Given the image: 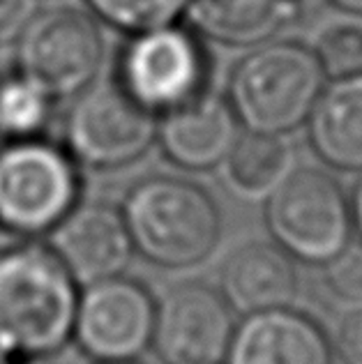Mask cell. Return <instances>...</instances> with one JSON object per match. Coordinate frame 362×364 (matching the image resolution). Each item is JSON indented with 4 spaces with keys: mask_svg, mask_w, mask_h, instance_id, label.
<instances>
[{
    "mask_svg": "<svg viewBox=\"0 0 362 364\" xmlns=\"http://www.w3.org/2000/svg\"><path fill=\"white\" fill-rule=\"evenodd\" d=\"M321 298L330 306L353 314L362 311V242L346 249L321 265Z\"/></svg>",
    "mask_w": 362,
    "mask_h": 364,
    "instance_id": "cell-21",
    "label": "cell"
},
{
    "mask_svg": "<svg viewBox=\"0 0 362 364\" xmlns=\"http://www.w3.org/2000/svg\"><path fill=\"white\" fill-rule=\"evenodd\" d=\"M263 203L272 242L293 261L321 267L351 245V200L326 171L295 168Z\"/></svg>",
    "mask_w": 362,
    "mask_h": 364,
    "instance_id": "cell-5",
    "label": "cell"
},
{
    "mask_svg": "<svg viewBox=\"0 0 362 364\" xmlns=\"http://www.w3.org/2000/svg\"><path fill=\"white\" fill-rule=\"evenodd\" d=\"M189 3L192 0H85L97 21L127 35L178 23Z\"/></svg>",
    "mask_w": 362,
    "mask_h": 364,
    "instance_id": "cell-19",
    "label": "cell"
},
{
    "mask_svg": "<svg viewBox=\"0 0 362 364\" xmlns=\"http://www.w3.org/2000/svg\"><path fill=\"white\" fill-rule=\"evenodd\" d=\"M51 111L53 100L16 67L0 76V141L42 136Z\"/></svg>",
    "mask_w": 362,
    "mask_h": 364,
    "instance_id": "cell-18",
    "label": "cell"
},
{
    "mask_svg": "<svg viewBox=\"0 0 362 364\" xmlns=\"http://www.w3.org/2000/svg\"><path fill=\"white\" fill-rule=\"evenodd\" d=\"M37 9V0H0V46L14 44Z\"/></svg>",
    "mask_w": 362,
    "mask_h": 364,
    "instance_id": "cell-22",
    "label": "cell"
},
{
    "mask_svg": "<svg viewBox=\"0 0 362 364\" xmlns=\"http://www.w3.org/2000/svg\"><path fill=\"white\" fill-rule=\"evenodd\" d=\"M323 88L326 74L312 46L270 40L235 63L226 102L245 132L289 136L304 127Z\"/></svg>",
    "mask_w": 362,
    "mask_h": 364,
    "instance_id": "cell-3",
    "label": "cell"
},
{
    "mask_svg": "<svg viewBox=\"0 0 362 364\" xmlns=\"http://www.w3.org/2000/svg\"><path fill=\"white\" fill-rule=\"evenodd\" d=\"M16 70L53 102L72 100L102 72L104 35L97 18L76 7L37 9L14 42Z\"/></svg>",
    "mask_w": 362,
    "mask_h": 364,
    "instance_id": "cell-7",
    "label": "cell"
},
{
    "mask_svg": "<svg viewBox=\"0 0 362 364\" xmlns=\"http://www.w3.org/2000/svg\"><path fill=\"white\" fill-rule=\"evenodd\" d=\"M300 16V0H192L189 28L222 46H259L270 42Z\"/></svg>",
    "mask_w": 362,
    "mask_h": 364,
    "instance_id": "cell-16",
    "label": "cell"
},
{
    "mask_svg": "<svg viewBox=\"0 0 362 364\" xmlns=\"http://www.w3.org/2000/svg\"><path fill=\"white\" fill-rule=\"evenodd\" d=\"M307 141L323 164L362 173V76L330 81L309 113Z\"/></svg>",
    "mask_w": 362,
    "mask_h": 364,
    "instance_id": "cell-15",
    "label": "cell"
},
{
    "mask_svg": "<svg viewBox=\"0 0 362 364\" xmlns=\"http://www.w3.org/2000/svg\"><path fill=\"white\" fill-rule=\"evenodd\" d=\"M351 200V219H353V231L360 235V242H362V173L353 187V194L348 196Z\"/></svg>",
    "mask_w": 362,
    "mask_h": 364,
    "instance_id": "cell-24",
    "label": "cell"
},
{
    "mask_svg": "<svg viewBox=\"0 0 362 364\" xmlns=\"http://www.w3.org/2000/svg\"><path fill=\"white\" fill-rule=\"evenodd\" d=\"M219 293L243 316L282 309L298 295V270L275 242H245L226 256L219 270Z\"/></svg>",
    "mask_w": 362,
    "mask_h": 364,
    "instance_id": "cell-14",
    "label": "cell"
},
{
    "mask_svg": "<svg viewBox=\"0 0 362 364\" xmlns=\"http://www.w3.org/2000/svg\"><path fill=\"white\" fill-rule=\"evenodd\" d=\"M323 74L330 81L362 76V23L335 21L319 33L312 46Z\"/></svg>",
    "mask_w": 362,
    "mask_h": 364,
    "instance_id": "cell-20",
    "label": "cell"
},
{
    "mask_svg": "<svg viewBox=\"0 0 362 364\" xmlns=\"http://www.w3.org/2000/svg\"><path fill=\"white\" fill-rule=\"evenodd\" d=\"M155 306L144 284L122 274L83 286L72 339L95 362H134L152 343Z\"/></svg>",
    "mask_w": 362,
    "mask_h": 364,
    "instance_id": "cell-9",
    "label": "cell"
},
{
    "mask_svg": "<svg viewBox=\"0 0 362 364\" xmlns=\"http://www.w3.org/2000/svg\"><path fill=\"white\" fill-rule=\"evenodd\" d=\"M211 63L192 28L171 23L137 33L118 55L116 83L152 116H164L208 90Z\"/></svg>",
    "mask_w": 362,
    "mask_h": 364,
    "instance_id": "cell-6",
    "label": "cell"
},
{
    "mask_svg": "<svg viewBox=\"0 0 362 364\" xmlns=\"http://www.w3.org/2000/svg\"><path fill=\"white\" fill-rule=\"evenodd\" d=\"M134 254L166 270L203 263L222 237V215L203 187L174 176L134 182L120 205Z\"/></svg>",
    "mask_w": 362,
    "mask_h": 364,
    "instance_id": "cell-2",
    "label": "cell"
},
{
    "mask_svg": "<svg viewBox=\"0 0 362 364\" xmlns=\"http://www.w3.org/2000/svg\"><path fill=\"white\" fill-rule=\"evenodd\" d=\"M46 245L79 289L120 277L134 256L122 213L107 203H79L49 233Z\"/></svg>",
    "mask_w": 362,
    "mask_h": 364,
    "instance_id": "cell-11",
    "label": "cell"
},
{
    "mask_svg": "<svg viewBox=\"0 0 362 364\" xmlns=\"http://www.w3.org/2000/svg\"><path fill=\"white\" fill-rule=\"evenodd\" d=\"M81 203V171L63 146L42 136L0 143V228L49 235Z\"/></svg>",
    "mask_w": 362,
    "mask_h": 364,
    "instance_id": "cell-4",
    "label": "cell"
},
{
    "mask_svg": "<svg viewBox=\"0 0 362 364\" xmlns=\"http://www.w3.org/2000/svg\"><path fill=\"white\" fill-rule=\"evenodd\" d=\"M326 330L291 306L250 314L235 325L226 364H332Z\"/></svg>",
    "mask_w": 362,
    "mask_h": 364,
    "instance_id": "cell-12",
    "label": "cell"
},
{
    "mask_svg": "<svg viewBox=\"0 0 362 364\" xmlns=\"http://www.w3.org/2000/svg\"><path fill=\"white\" fill-rule=\"evenodd\" d=\"M97 364H137V360L134 362H97Z\"/></svg>",
    "mask_w": 362,
    "mask_h": 364,
    "instance_id": "cell-26",
    "label": "cell"
},
{
    "mask_svg": "<svg viewBox=\"0 0 362 364\" xmlns=\"http://www.w3.org/2000/svg\"><path fill=\"white\" fill-rule=\"evenodd\" d=\"M238 136L240 124L226 97L206 90L194 102L157 118L155 143L174 166L206 173L219 168Z\"/></svg>",
    "mask_w": 362,
    "mask_h": 364,
    "instance_id": "cell-13",
    "label": "cell"
},
{
    "mask_svg": "<svg viewBox=\"0 0 362 364\" xmlns=\"http://www.w3.org/2000/svg\"><path fill=\"white\" fill-rule=\"evenodd\" d=\"M157 116L137 104L116 81L92 83L65 113L63 148L79 166L116 171L155 146Z\"/></svg>",
    "mask_w": 362,
    "mask_h": 364,
    "instance_id": "cell-8",
    "label": "cell"
},
{
    "mask_svg": "<svg viewBox=\"0 0 362 364\" xmlns=\"http://www.w3.org/2000/svg\"><path fill=\"white\" fill-rule=\"evenodd\" d=\"M341 364H362V311L346 314L339 323L335 350Z\"/></svg>",
    "mask_w": 362,
    "mask_h": 364,
    "instance_id": "cell-23",
    "label": "cell"
},
{
    "mask_svg": "<svg viewBox=\"0 0 362 364\" xmlns=\"http://www.w3.org/2000/svg\"><path fill=\"white\" fill-rule=\"evenodd\" d=\"M332 7L341 9L346 14H353V16H362V0H328Z\"/></svg>",
    "mask_w": 362,
    "mask_h": 364,
    "instance_id": "cell-25",
    "label": "cell"
},
{
    "mask_svg": "<svg viewBox=\"0 0 362 364\" xmlns=\"http://www.w3.org/2000/svg\"><path fill=\"white\" fill-rule=\"evenodd\" d=\"M217 171L235 198L265 200L295 171V152L287 136L245 132Z\"/></svg>",
    "mask_w": 362,
    "mask_h": 364,
    "instance_id": "cell-17",
    "label": "cell"
},
{
    "mask_svg": "<svg viewBox=\"0 0 362 364\" xmlns=\"http://www.w3.org/2000/svg\"><path fill=\"white\" fill-rule=\"evenodd\" d=\"M79 284L49 245L0 252V355L46 360L72 339Z\"/></svg>",
    "mask_w": 362,
    "mask_h": 364,
    "instance_id": "cell-1",
    "label": "cell"
},
{
    "mask_svg": "<svg viewBox=\"0 0 362 364\" xmlns=\"http://www.w3.org/2000/svg\"><path fill=\"white\" fill-rule=\"evenodd\" d=\"M233 314L213 286L178 284L155 306L150 346L164 364H222L238 325Z\"/></svg>",
    "mask_w": 362,
    "mask_h": 364,
    "instance_id": "cell-10",
    "label": "cell"
},
{
    "mask_svg": "<svg viewBox=\"0 0 362 364\" xmlns=\"http://www.w3.org/2000/svg\"><path fill=\"white\" fill-rule=\"evenodd\" d=\"M0 143H3V141H0Z\"/></svg>",
    "mask_w": 362,
    "mask_h": 364,
    "instance_id": "cell-27",
    "label": "cell"
}]
</instances>
